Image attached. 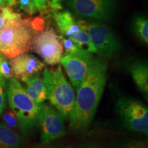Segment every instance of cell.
<instances>
[{
  "label": "cell",
  "instance_id": "1",
  "mask_svg": "<svg viewBox=\"0 0 148 148\" xmlns=\"http://www.w3.org/2000/svg\"><path fill=\"white\" fill-rule=\"evenodd\" d=\"M108 64L103 59L92 56L86 77L77 89L70 125L75 132H84L94 119L107 79Z\"/></svg>",
  "mask_w": 148,
  "mask_h": 148
},
{
  "label": "cell",
  "instance_id": "2",
  "mask_svg": "<svg viewBox=\"0 0 148 148\" xmlns=\"http://www.w3.org/2000/svg\"><path fill=\"white\" fill-rule=\"evenodd\" d=\"M9 106L18 121V130L25 139L32 138L39 128V116L43 103H36L15 77L6 84Z\"/></svg>",
  "mask_w": 148,
  "mask_h": 148
},
{
  "label": "cell",
  "instance_id": "3",
  "mask_svg": "<svg viewBox=\"0 0 148 148\" xmlns=\"http://www.w3.org/2000/svg\"><path fill=\"white\" fill-rule=\"evenodd\" d=\"M42 78L47 90V99L63 118H71L75 101V93L62 73L61 65L56 69L45 68Z\"/></svg>",
  "mask_w": 148,
  "mask_h": 148
},
{
  "label": "cell",
  "instance_id": "4",
  "mask_svg": "<svg viewBox=\"0 0 148 148\" xmlns=\"http://www.w3.org/2000/svg\"><path fill=\"white\" fill-rule=\"evenodd\" d=\"M35 34L28 18L8 21L0 31V53L10 59L27 52Z\"/></svg>",
  "mask_w": 148,
  "mask_h": 148
},
{
  "label": "cell",
  "instance_id": "5",
  "mask_svg": "<svg viewBox=\"0 0 148 148\" xmlns=\"http://www.w3.org/2000/svg\"><path fill=\"white\" fill-rule=\"evenodd\" d=\"M80 29L86 31L96 49V53L102 59H110L117 54L121 49V42L115 32L100 22L76 21Z\"/></svg>",
  "mask_w": 148,
  "mask_h": 148
},
{
  "label": "cell",
  "instance_id": "6",
  "mask_svg": "<svg viewBox=\"0 0 148 148\" xmlns=\"http://www.w3.org/2000/svg\"><path fill=\"white\" fill-rule=\"evenodd\" d=\"M115 106L125 128L147 136L148 109L146 105L135 98L123 96L117 99Z\"/></svg>",
  "mask_w": 148,
  "mask_h": 148
},
{
  "label": "cell",
  "instance_id": "7",
  "mask_svg": "<svg viewBox=\"0 0 148 148\" xmlns=\"http://www.w3.org/2000/svg\"><path fill=\"white\" fill-rule=\"evenodd\" d=\"M72 13L96 21H111L117 12L118 0H64Z\"/></svg>",
  "mask_w": 148,
  "mask_h": 148
},
{
  "label": "cell",
  "instance_id": "8",
  "mask_svg": "<svg viewBox=\"0 0 148 148\" xmlns=\"http://www.w3.org/2000/svg\"><path fill=\"white\" fill-rule=\"evenodd\" d=\"M31 49L39 55L46 64L51 66L60 62L64 51L60 37L51 27L35 34Z\"/></svg>",
  "mask_w": 148,
  "mask_h": 148
},
{
  "label": "cell",
  "instance_id": "9",
  "mask_svg": "<svg viewBox=\"0 0 148 148\" xmlns=\"http://www.w3.org/2000/svg\"><path fill=\"white\" fill-rule=\"evenodd\" d=\"M40 144L55 141L65 135L63 116L51 104L43 103L39 116Z\"/></svg>",
  "mask_w": 148,
  "mask_h": 148
},
{
  "label": "cell",
  "instance_id": "10",
  "mask_svg": "<svg viewBox=\"0 0 148 148\" xmlns=\"http://www.w3.org/2000/svg\"><path fill=\"white\" fill-rule=\"evenodd\" d=\"M93 56L84 50L64 54L60 62L64 66L72 86L77 90L86 77L90 60Z\"/></svg>",
  "mask_w": 148,
  "mask_h": 148
},
{
  "label": "cell",
  "instance_id": "11",
  "mask_svg": "<svg viewBox=\"0 0 148 148\" xmlns=\"http://www.w3.org/2000/svg\"><path fill=\"white\" fill-rule=\"evenodd\" d=\"M13 77L23 78L35 73H40L45 68V63L32 54L24 53L10 59Z\"/></svg>",
  "mask_w": 148,
  "mask_h": 148
},
{
  "label": "cell",
  "instance_id": "12",
  "mask_svg": "<svg viewBox=\"0 0 148 148\" xmlns=\"http://www.w3.org/2000/svg\"><path fill=\"white\" fill-rule=\"evenodd\" d=\"M127 71L132 77L138 89L143 93L146 100L148 98V65L146 60H134L126 64Z\"/></svg>",
  "mask_w": 148,
  "mask_h": 148
},
{
  "label": "cell",
  "instance_id": "13",
  "mask_svg": "<svg viewBox=\"0 0 148 148\" xmlns=\"http://www.w3.org/2000/svg\"><path fill=\"white\" fill-rule=\"evenodd\" d=\"M26 84L27 95L34 102L43 103L47 99V90L40 73H35L21 79Z\"/></svg>",
  "mask_w": 148,
  "mask_h": 148
},
{
  "label": "cell",
  "instance_id": "14",
  "mask_svg": "<svg viewBox=\"0 0 148 148\" xmlns=\"http://www.w3.org/2000/svg\"><path fill=\"white\" fill-rule=\"evenodd\" d=\"M51 16L53 17L61 36L68 38L81 29L69 11L54 12Z\"/></svg>",
  "mask_w": 148,
  "mask_h": 148
},
{
  "label": "cell",
  "instance_id": "15",
  "mask_svg": "<svg viewBox=\"0 0 148 148\" xmlns=\"http://www.w3.org/2000/svg\"><path fill=\"white\" fill-rule=\"evenodd\" d=\"M22 137L0 122V148H23Z\"/></svg>",
  "mask_w": 148,
  "mask_h": 148
},
{
  "label": "cell",
  "instance_id": "16",
  "mask_svg": "<svg viewBox=\"0 0 148 148\" xmlns=\"http://www.w3.org/2000/svg\"><path fill=\"white\" fill-rule=\"evenodd\" d=\"M132 30L135 36L146 45L148 43V20L145 15L134 16L132 23Z\"/></svg>",
  "mask_w": 148,
  "mask_h": 148
},
{
  "label": "cell",
  "instance_id": "17",
  "mask_svg": "<svg viewBox=\"0 0 148 148\" xmlns=\"http://www.w3.org/2000/svg\"><path fill=\"white\" fill-rule=\"evenodd\" d=\"M68 38L74 41L82 50L88 53H96V49L90 40L89 35L86 31L81 29L78 32Z\"/></svg>",
  "mask_w": 148,
  "mask_h": 148
},
{
  "label": "cell",
  "instance_id": "18",
  "mask_svg": "<svg viewBox=\"0 0 148 148\" xmlns=\"http://www.w3.org/2000/svg\"><path fill=\"white\" fill-rule=\"evenodd\" d=\"M1 114H2V123L3 124L6 125L10 129L16 132V130H18V121L15 114L12 112L10 108L7 109L5 108Z\"/></svg>",
  "mask_w": 148,
  "mask_h": 148
},
{
  "label": "cell",
  "instance_id": "19",
  "mask_svg": "<svg viewBox=\"0 0 148 148\" xmlns=\"http://www.w3.org/2000/svg\"><path fill=\"white\" fill-rule=\"evenodd\" d=\"M0 75L4 77L5 79H9L11 77H13L10 60L8 57L1 53H0Z\"/></svg>",
  "mask_w": 148,
  "mask_h": 148
},
{
  "label": "cell",
  "instance_id": "20",
  "mask_svg": "<svg viewBox=\"0 0 148 148\" xmlns=\"http://www.w3.org/2000/svg\"><path fill=\"white\" fill-rule=\"evenodd\" d=\"M59 37H60V40L61 42H62L63 49H64V54L74 53L82 50V49L75 42L73 41L71 39H70V38H66V37L61 36V35L59 36Z\"/></svg>",
  "mask_w": 148,
  "mask_h": 148
},
{
  "label": "cell",
  "instance_id": "21",
  "mask_svg": "<svg viewBox=\"0 0 148 148\" xmlns=\"http://www.w3.org/2000/svg\"><path fill=\"white\" fill-rule=\"evenodd\" d=\"M17 5L21 10L30 16L38 12L34 0H17Z\"/></svg>",
  "mask_w": 148,
  "mask_h": 148
},
{
  "label": "cell",
  "instance_id": "22",
  "mask_svg": "<svg viewBox=\"0 0 148 148\" xmlns=\"http://www.w3.org/2000/svg\"><path fill=\"white\" fill-rule=\"evenodd\" d=\"M116 148H148L147 138L125 140L120 143Z\"/></svg>",
  "mask_w": 148,
  "mask_h": 148
},
{
  "label": "cell",
  "instance_id": "23",
  "mask_svg": "<svg viewBox=\"0 0 148 148\" xmlns=\"http://www.w3.org/2000/svg\"><path fill=\"white\" fill-rule=\"evenodd\" d=\"M64 0H47V6L43 16H51L54 12H58L63 9L62 3Z\"/></svg>",
  "mask_w": 148,
  "mask_h": 148
},
{
  "label": "cell",
  "instance_id": "24",
  "mask_svg": "<svg viewBox=\"0 0 148 148\" xmlns=\"http://www.w3.org/2000/svg\"><path fill=\"white\" fill-rule=\"evenodd\" d=\"M0 12L4 16L8 21H12V20H18L22 18V14L17 11L14 10L12 7L9 5H5L0 8Z\"/></svg>",
  "mask_w": 148,
  "mask_h": 148
},
{
  "label": "cell",
  "instance_id": "25",
  "mask_svg": "<svg viewBox=\"0 0 148 148\" xmlns=\"http://www.w3.org/2000/svg\"><path fill=\"white\" fill-rule=\"evenodd\" d=\"M6 79L0 75V115L6 108Z\"/></svg>",
  "mask_w": 148,
  "mask_h": 148
},
{
  "label": "cell",
  "instance_id": "26",
  "mask_svg": "<svg viewBox=\"0 0 148 148\" xmlns=\"http://www.w3.org/2000/svg\"><path fill=\"white\" fill-rule=\"evenodd\" d=\"M64 143L63 142L53 141L46 144H40L34 148H63Z\"/></svg>",
  "mask_w": 148,
  "mask_h": 148
},
{
  "label": "cell",
  "instance_id": "27",
  "mask_svg": "<svg viewBox=\"0 0 148 148\" xmlns=\"http://www.w3.org/2000/svg\"><path fill=\"white\" fill-rule=\"evenodd\" d=\"M34 1L37 10L40 13V16H42L47 6V0H34Z\"/></svg>",
  "mask_w": 148,
  "mask_h": 148
},
{
  "label": "cell",
  "instance_id": "28",
  "mask_svg": "<svg viewBox=\"0 0 148 148\" xmlns=\"http://www.w3.org/2000/svg\"><path fill=\"white\" fill-rule=\"evenodd\" d=\"M78 148H103L101 147V146L99 145L98 144L95 143H90L87 144H84L79 146Z\"/></svg>",
  "mask_w": 148,
  "mask_h": 148
},
{
  "label": "cell",
  "instance_id": "29",
  "mask_svg": "<svg viewBox=\"0 0 148 148\" xmlns=\"http://www.w3.org/2000/svg\"><path fill=\"white\" fill-rule=\"evenodd\" d=\"M8 22V21H7L6 18L4 17V16L0 12V31L2 30L3 28L5 26V25H6V23Z\"/></svg>",
  "mask_w": 148,
  "mask_h": 148
},
{
  "label": "cell",
  "instance_id": "30",
  "mask_svg": "<svg viewBox=\"0 0 148 148\" xmlns=\"http://www.w3.org/2000/svg\"><path fill=\"white\" fill-rule=\"evenodd\" d=\"M8 5L10 7H13L17 5V0H7Z\"/></svg>",
  "mask_w": 148,
  "mask_h": 148
},
{
  "label": "cell",
  "instance_id": "31",
  "mask_svg": "<svg viewBox=\"0 0 148 148\" xmlns=\"http://www.w3.org/2000/svg\"><path fill=\"white\" fill-rule=\"evenodd\" d=\"M8 5V1L7 0H0V8L3 6Z\"/></svg>",
  "mask_w": 148,
  "mask_h": 148
},
{
  "label": "cell",
  "instance_id": "32",
  "mask_svg": "<svg viewBox=\"0 0 148 148\" xmlns=\"http://www.w3.org/2000/svg\"><path fill=\"white\" fill-rule=\"evenodd\" d=\"M65 148H77V147H76L75 146H74V145H70V146H67V147Z\"/></svg>",
  "mask_w": 148,
  "mask_h": 148
}]
</instances>
